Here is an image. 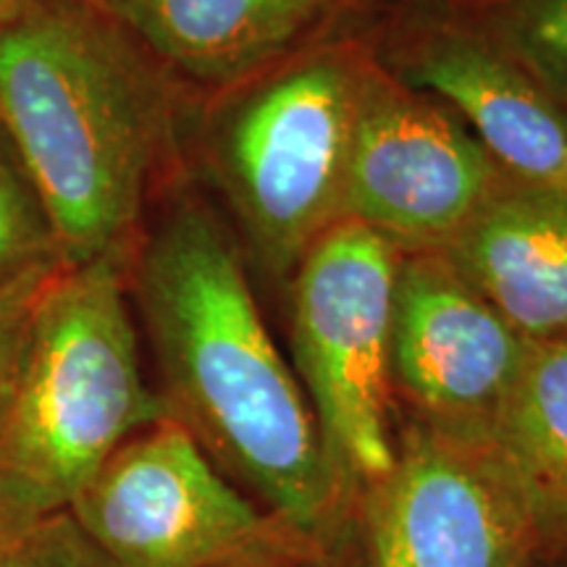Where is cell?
<instances>
[{
  "mask_svg": "<svg viewBox=\"0 0 567 567\" xmlns=\"http://www.w3.org/2000/svg\"><path fill=\"white\" fill-rule=\"evenodd\" d=\"M166 415L297 538L321 542L350 488L255 302L245 250L203 197L176 189L126 266Z\"/></svg>",
  "mask_w": 567,
  "mask_h": 567,
  "instance_id": "cell-1",
  "label": "cell"
},
{
  "mask_svg": "<svg viewBox=\"0 0 567 567\" xmlns=\"http://www.w3.org/2000/svg\"><path fill=\"white\" fill-rule=\"evenodd\" d=\"M176 82L113 13L34 0L0 24V124L66 266L124 255L176 145Z\"/></svg>",
  "mask_w": 567,
  "mask_h": 567,
  "instance_id": "cell-2",
  "label": "cell"
},
{
  "mask_svg": "<svg viewBox=\"0 0 567 567\" xmlns=\"http://www.w3.org/2000/svg\"><path fill=\"white\" fill-rule=\"evenodd\" d=\"M130 258L66 266L34 305L0 429V528L66 513L126 439L166 415L145 381Z\"/></svg>",
  "mask_w": 567,
  "mask_h": 567,
  "instance_id": "cell-3",
  "label": "cell"
},
{
  "mask_svg": "<svg viewBox=\"0 0 567 567\" xmlns=\"http://www.w3.org/2000/svg\"><path fill=\"white\" fill-rule=\"evenodd\" d=\"M368 55L316 42L237 87L205 116V166L252 258L289 276L344 221V184Z\"/></svg>",
  "mask_w": 567,
  "mask_h": 567,
  "instance_id": "cell-4",
  "label": "cell"
},
{
  "mask_svg": "<svg viewBox=\"0 0 567 567\" xmlns=\"http://www.w3.org/2000/svg\"><path fill=\"white\" fill-rule=\"evenodd\" d=\"M400 258L389 239L344 218L295 268V363L326 452L350 492L394 465L389 339Z\"/></svg>",
  "mask_w": 567,
  "mask_h": 567,
  "instance_id": "cell-5",
  "label": "cell"
},
{
  "mask_svg": "<svg viewBox=\"0 0 567 567\" xmlns=\"http://www.w3.org/2000/svg\"><path fill=\"white\" fill-rule=\"evenodd\" d=\"M66 513L118 567H216L274 549V517L168 415L126 439Z\"/></svg>",
  "mask_w": 567,
  "mask_h": 567,
  "instance_id": "cell-6",
  "label": "cell"
},
{
  "mask_svg": "<svg viewBox=\"0 0 567 567\" xmlns=\"http://www.w3.org/2000/svg\"><path fill=\"white\" fill-rule=\"evenodd\" d=\"M509 176L446 105L368 55L347 166V221L402 255L442 252Z\"/></svg>",
  "mask_w": 567,
  "mask_h": 567,
  "instance_id": "cell-7",
  "label": "cell"
},
{
  "mask_svg": "<svg viewBox=\"0 0 567 567\" xmlns=\"http://www.w3.org/2000/svg\"><path fill=\"white\" fill-rule=\"evenodd\" d=\"M358 567H536L520 494L486 446L410 423L386 476L360 488Z\"/></svg>",
  "mask_w": 567,
  "mask_h": 567,
  "instance_id": "cell-8",
  "label": "cell"
},
{
  "mask_svg": "<svg viewBox=\"0 0 567 567\" xmlns=\"http://www.w3.org/2000/svg\"><path fill=\"white\" fill-rule=\"evenodd\" d=\"M530 344L442 252H408L394 281L389 384L415 423L481 442Z\"/></svg>",
  "mask_w": 567,
  "mask_h": 567,
  "instance_id": "cell-9",
  "label": "cell"
},
{
  "mask_svg": "<svg viewBox=\"0 0 567 567\" xmlns=\"http://www.w3.org/2000/svg\"><path fill=\"white\" fill-rule=\"evenodd\" d=\"M379 63L394 80L455 113L509 179L567 187V109L538 87L476 19L408 30L386 63Z\"/></svg>",
  "mask_w": 567,
  "mask_h": 567,
  "instance_id": "cell-10",
  "label": "cell"
},
{
  "mask_svg": "<svg viewBox=\"0 0 567 567\" xmlns=\"http://www.w3.org/2000/svg\"><path fill=\"white\" fill-rule=\"evenodd\" d=\"M352 0H111L174 82L218 95L302 51Z\"/></svg>",
  "mask_w": 567,
  "mask_h": 567,
  "instance_id": "cell-11",
  "label": "cell"
},
{
  "mask_svg": "<svg viewBox=\"0 0 567 567\" xmlns=\"http://www.w3.org/2000/svg\"><path fill=\"white\" fill-rule=\"evenodd\" d=\"M442 255L528 342L567 337V187L505 179Z\"/></svg>",
  "mask_w": 567,
  "mask_h": 567,
  "instance_id": "cell-12",
  "label": "cell"
},
{
  "mask_svg": "<svg viewBox=\"0 0 567 567\" xmlns=\"http://www.w3.org/2000/svg\"><path fill=\"white\" fill-rule=\"evenodd\" d=\"M520 494L547 559L567 549V337L534 342L486 436Z\"/></svg>",
  "mask_w": 567,
  "mask_h": 567,
  "instance_id": "cell-13",
  "label": "cell"
},
{
  "mask_svg": "<svg viewBox=\"0 0 567 567\" xmlns=\"http://www.w3.org/2000/svg\"><path fill=\"white\" fill-rule=\"evenodd\" d=\"M61 268L66 260L51 213L0 124V292Z\"/></svg>",
  "mask_w": 567,
  "mask_h": 567,
  "instance_id": "cell-14",
  "label": "cell"
},
{
  "mask_svg": "<svg viewBox=\"0 0 567 567\" xmlns=\"http://www.w3.org/2000/svg\"><path fill=\"white\" fill-rule=\"evenodd\" d=\"M476 21L567 109V0H481Z\"/></svg>",
  "mask_w": 567,
  "mask_h": 567,
  "instance_id": "cell-15",
  "label": "cell"
},
{
  "mask_svg": "<svg viewBox=\"0 0 567 567\" xmlns=\"http://www.w3.org/2000/svg\"><path fill=\"white\" fill-rule=\"evenodd\" d=\"M0 567H118L103 555L69 513L24 528H0Z\"/></svg>",
  "mask_w": 567,
  "mask_h": 567,
  "instance_id": "cell-16",
  "label": "cell"
},
{
  "mask_svg": "<svg viewBox=\"0 0 567 567\" xmlns=\"http://www.w3.org/2000/svg\"><path fill=\"white\" fill-rule=\"evenodd\" d=\"M55 274L21 281L17 287L0 292V429H3L6 415H9L13 389H17L21 363H24L34 305H38L42 289Z\"/></svg>",
  "mask_w": 567,
  "mask_h": 567,
  "instance_id": "cell-17",
  "label": "cell"
},
{
  "mask_svg": "<svg viewBox=\"0 0 567 567\" xmlns=\"http://www.w3.org/2000/svg\"><path fill=\"white\" fill-rule=\"evenodd\" d=\"M30 3H34V0H0V24L9 21L11 17H17V13L24 11Z\"/></svg>",
  "mask_w": 567,
  "mask_h": 567,
  "instance_id": "cell-18",
  "label": "cell"
},
{
  "mask_svg": "<svg viewBox=\"0 0 567 567\" xmlns=\"http://www.w3.org/2000/svg\"><path fill=\"white\" fill-rule=\"evenodd\" d=\"M266 557H250V559H234V563H224L216 567H264Z\"/></svg>",
  "mask_w": 567,
  "mask_h": 567,
  "instance_id": "cell-19",
  "label": "cell"
},
{
  "mask_svg": "<svg viewBox=\"0 0 567 567\" xmlns=\"http://www.w3.org/2000/svg\"><path fill=\"white\" fill-rule=\"evenodd\" d=\"M551 563H555V567H567V549L563 551V555H557L555 559H551Z\"/></svg>",
  "mask_w": 567,
  "mask_h": 567,
  "instance_id": "cell-20",
  "label": "cell"
},
{
  "mask_svg": "<svg viewBox=\"0 0 567 567\" xmlns=\"http://www.w3.org/2000/svg\"><path fill=\"white\" fill-rule=\"evenodd\" d=\"M90 3H95V6H101V9H105V6H109L111 0H90Z\"/></svg>",
  "mask_w": 567,
  "mask_h": 567,
  "instance_id": "cell-21",
  "label": "cell"
},
{
  "mask_svg": "<svg viewBox=\"0 0 567 567\" xmlns=\"http://www.w3.org/2000/svg\"><path fill=\"white\" fill-rule=\"evenodd\" d=\"M463 3H473V6H476V3H481V0H463Z\"/></svg>",
  "mask_w": 567,
  "mask_h": 567,
  "instance_id": "cell-22",
  "label": "cell"
}]
</instances>
